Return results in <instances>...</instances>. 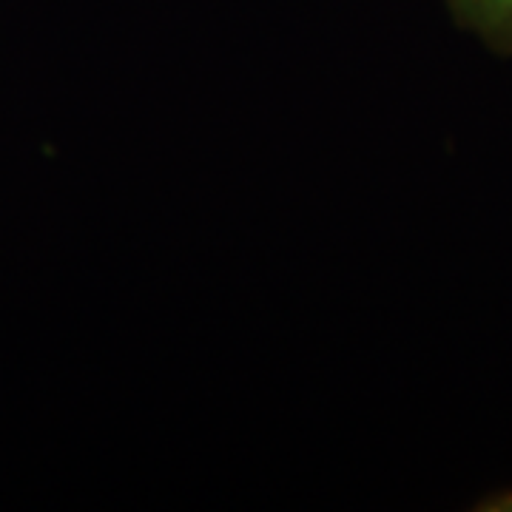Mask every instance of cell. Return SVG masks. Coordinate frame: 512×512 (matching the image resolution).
Segmentation results:
<instances>
[{
    "instance_id": "1",
    "label": "cell",
    "mask_w": 512,
    "mask_h": 512,
    "mask_svg": "<svg viewBox=\"0 0 512 512\" xmlns=\"http://www.w3.org/2000/svg\"><path fill=\"white\" fill-rule=\"evenodd\" d=\"M464 26L495 49H512V0H450Z\"/></svg>"
},
{
    "instance_id": "2",
    "label": "cell",
    "mask_w": 512,
    "mask_h": 512,
    "mask_svg": "<svg viewBox=\"0 0 512 512\" xmlns=\"http://www.w3.org/2000/svg\"><path fill=\"white\" fill-rule=\"evenodd\" d=\"M490 510H510L512 512V493L504 495V498H495L493 504H487Z\"/></svg>"
}]
</instances>
